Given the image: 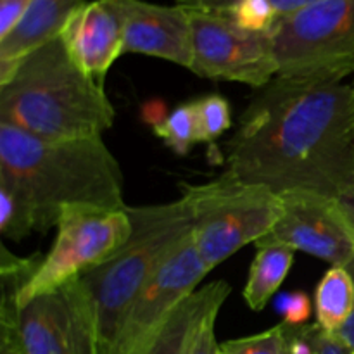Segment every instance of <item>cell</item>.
<instances>
[{
    "label": "cell",
    "instance_id": "d4e9b609",
    "mask_svg": "<svg viewBox=\"0 0 354 354\" xmlns=\"http://www.w3.org/2000/svg\"><path fill=\"white\" fill-rule=\"evenodd\" d=\"M31 0H0V40L23 21Z\"/></svg>",
    "mask_w": 354,
    "mask_h": 354
},
{
    "label": "cell",
    "instance_id": "4fadbf2b",
    "mask_svg": "<svg viewBox=\"0 0 354 354\" xmlns=\"http://www.w3.org/2000/svg\"><path fill=\"white\" fill-rule=\"evenodd\" d=\"M61 40L83 73L104 85L116 59L124 54L123 21L111 0L85 2L66 23Z\"/></svg>",
    "mask_w": 354,
    "mask_h": 354
},
{
    "label": "cell",
    "instance_id": "277c9868",
    "mask_svg": "<svg viewBox=\"0 0 354 354\" xmlns=\"http://www.w3.org/2000/svg\"><path fill=\"white\" fill-rule=\"evenodd\" d=\"M133 232L109 261L80 277L95 327L97 351L111 354L124 315L169 256L190 237L185 201L127 206Z\"/></svg>",
    "mask_w": 354,
    "mask_h": 354
},
{
    "label": "cell",
    "instance_id": "ffe728a7",
    "mask_svg": "<svg viewBox=\"0 0 354 354\" xmlns=\"http://www.w3.org/2000/svg\"><path fill=\"white\" fill-rule=\"evenodd\" d=\"M197 113V128H199V142L213 144L225 131L232 128V107L225 97L218 93L204 95L194 100Z\"/></svg>",
    "mask_w": 354,
    "mask_h": 354
},
{
    "label": "cell",
    "instance_id": "f1b7e54d",
    "mask_svg": "<svg viewBox=\"0 0 354 354\" xmlns=\"http://www.w3.org/2000/svg\"><path fill=\"white\" fill-rule=\"evenodd\" d=\"M353 88H354V82H353Z\"/></svg>",
    "mask_w": 354,
    "mask_h": 354
},
{
    "label": "cell",
    "instance_id": "484cf974",
    "mask_svg": "<svg viewBox=\"0 0 354 354\" xmlns=\"http://www.w3.org/2000/svg\"><path fill=\"white\" fill-rule=\"evenodd\" d=\"M335 203H337L342 216H344V220L348 221L349 228H351L354 235V185L349 187V189H346L344 192L335 199Z\"/></svg>",
    "mask_w": 354,
    "mask_h": 354
},
{
    "label": "cell",
    "instance_id": "603a6c76",
    "mask_svg": "<svg viewBox=\"0 0 354 354\" xmlns=\"http://www.w3.org/2000/svg\"><path fill=\"white\" fill-rule=\"evenodd\" d=\"M299 328L313 354H353L337 334L325 330L318 324L299 325Z\"/></svg>",
    "mask_w": 354,
    "mask_h": 354
},
{
    "label": "cell",
    "instance_id": "d6986e66",
    "mask_svg": "<svg viewBox=\"0 0 354 354\" xmlns=\"http://www.w3.org/2000/svg\"><path fill=\"white\" fill-rule=\"evenodd\" d=\"M154 131L175 154L185 156L199 142L196 104L187 102L173 109L165 120L154 124Z\"/></svg>",
    "mask_w": 354,
    "mask_h": 354
},
{
    "label": "cell",
    "instance_id": "3957f363",
    "mask_svg": "<svg viewBox=\"0 0 354 354\" xmlns=\"http://www.w3.org/2000/svg\"><path fill=\"white\" fill-rule=\"evenodd\" d=\"M116 111L104 85L73 62L61 37L21 59L0 85V123L45 140L102 137Z\"/></svg>",
    "mask_w": 354,
    "mask_h": 354
},
{
    "label": "cell",
    "instance_id": "ba28073f",
    "mask_svg": "<svg viewBox=\"0 0 354 354\" xmlns=\"http://www.w3.org/2000/svg\"><path fill=\"white\" fill-rule=\"evenodd\" d=\"M187 12L192 24L194 61L190 71L194 75L242 83L256 90L279 76L272 33L244 30L211 14Z\"/></svg>",
    "mask_w": 354,
    "mask_h": 354
},
{
    "label": "cell",
    "instance_id": "ac0fdd59",
    "mask_svg": "<svg viewBox=\"0 0 354 354\" xmlns=\"http://www.w3.org/2000/svg\"><path fill=\"white\" fill-rule=\"evenodd\" d=\"M187 10L211 14L249 31L272 33L277 16L270 0H176Z\"/></svg>",
    "mask_w": 354,
    "mask_h": 354
},
{
    "label": "cell",
    "instance_id": "83f0119b",
    "mask_svg": "<svg viewBox=\"0 0 354 354\" xmlns=\"http://www.w3.org/2000/svg\"><path fill=\"white\" fill-rule=\"evenodd\" d=\"M346 268H348L349 272H351V275H353V279H354V259H353L351 263H349L348 266H346ZM335 334H337L339 337H341L342 341L346 342V346H348V348L351 349L353 354H354V311H353L351 317H349V320L346 322L344 325H342L341 330L335 332Z\"/></svg>",
    "mask_w": 354,
    "mask_h": 354
},
{
    "label": "cell",
    "instance_id": "cb8c5ba5",
    "mask_svg": "<svg viewBox=\"0 0 354 354\" xmlns=\"http://www.w3.org/2000/svg\"><path fill=\"white\" fill-rule=\"evenodd\" d=\"M218 315H220V310L207 315V318L201 325L199 334H197L189 354H220V342L216 341V330H214Z\"/></svg>",
    "mask_w": 354,
    "mask_h": 354
},
{
    "label": "cell",
    "instance_id": "4316f807",
    "mask_svg": "<svg viewBox=\"0 0 354 354\" xmlns=\"http://www.w3.org/2000/svg\"><path fill=\"white\" fill-rule=\"evenodd\" d=\"M270 2H272L273 9H275L277 16L282 17V16H287V14L296 12V10L299 9H304V7L308 6H313V3L322 2V0H270Z\"/></svg>",
    "mask_w": 354,
    "mask_h": 354
},
{
    "label": "cell",
    "instance_id": "44dd1931",
    "mask_svg": "<svg viewBox=\"0 0 354 354\" xmlns=\"http://www.w3.org/2000/svg\"><path fill=\"white\" fill-rule=\"evenodd\" d=\"M220 354H289L287 325L282 322L259 334L221 342Z\"/></svg>",
    "mask_w": 354,
    "mask_h": 354
},
{
    "label": "cell",
    "instance_id": "9c48e42d",
    "mask_svg": "<svg viewBox=\"0 0 354 354\" xmlns=\"http://www.w3.org/2000/svg\"><path fill=\"white\" fill-rule=\"evenodd\" d=\"M211 270L187 239L142 289L121 324L111 354H144L173 311L199 289Z\"/></svg>",
    "mask_w": 354,
    "mask_h": 354
},
{
    "label": "cell",
    "instance_id": "6da1fadb",
    "mask_svg": "<svg viewBox=\"0 0 354 354\" xmlns=\"http://www.w3.org/2000/svg\"><path fill=\"white\" fill-rule=\"evenodd\" d=\"M227 171L279 196L311 192L337 199L354 185L353 83L277 76L239 118Z\"/></svg>",
    "mask_w": 354,
    "mask_h": 354
},
{
    "label": "cell",
    "instance_id": "7a4b0ae2",
    "mask_svg": "<svg viewBox=\"0 0 354 354\" xmlns=\"http://www.w3.org/2000/svg\"><path fill=\"white\" fill-rule=\"evenodd\" d=\"M0 187L16 194L38 234L57 227L68 206H128L123 169L102 137L45 140L0 123Z\"/></svg>",
    "mask_w": 354,
    "mask_h": 354
},
{
    "label": "cell",
    "instance_id": "30bf717a",
    "mask_svg": "<svg viewBox=\"0 0 354 354\" xmlns=\"http://www.w3.org/2000/svg\"><path fill=\"white\" fill-rule=\"evenodd\" d=\"M17 339L23 354H99L82 280H71L21 306Z\"/></svg>",
    "mask_w": 354,
    "mask_h": 354
},
{
    "label": "cell",
    "instance_id": "52a82bcc",
    "mask_svg": "<svg viewBox=\"0 0 354 354\" xmlns=\"http://www.w3.org/2000/svg\"><path fill=\"white\" fill-rule=\"evenodd\" d=\"M50 251L28 282L16 290L17 308L52 292L109 261L131 237L133 225L124 209L68 206L61 211Z\"/></svg>",
    "mask_w": 354,
    "mask_h": 354
},
{
    "label": "cell",
    "instance_id": "7402d4cb",
    "mask_svg": "<svg viewBox=\"0 0 354 354\" xmlns=\"http://www.w3.org/2000/svg\"><path fill=\"white\" fill-rule=\"evenodd\" d=\"M277 308H279L280 315L283 317V324L292 325V327H299V325H306L310 320L311 313L315 311L313 303H311L310 296L301 290L296 292H287L277 299Z\"/></svg>",
    "mask_w": 354,
    "mask_h": 354
},
{
    "label": "cell",
    "instance_id": "7c38bea8",
    "mask_svg": "<svg viewBox=\"0 0 354 354\" xmlns=\"http://www.w3.org/2000/svg\"><path fill=\"white\" fill-rule=\"evenodd\" d=\"M111 2L123 21L124 54L149 55L192 68V24L182 6H159L145 0Z\"/></svg>",
    "mask_w": 354,
    "mask_h": 354
},
{
    "label": "cell",
    "instance_id": "2e32d148",
    "mask_svg": "<svg viewBox=\"0 0 354 354\" xmlns=\"http://www.w3.org/2000/svg\"><path fill=\"white\" fill-rule=\"evenodd\" d=\"M294 254V249L279 242H256V256L242 290L252 311H261L279 292L292 268Z\"/></svg>",
    "mask_w": 354,
    "mask_h": 354
},
{
    "label": "cell",
    "instance_id": "8992f818",
    "mask_svg": "<svg viewBox=\"0 0 354 354\" xmlns=\"http://www.w3.org/2000/svg\"><path fill=\"white\" fill-rule=\"evenodd\" d=\"M279 76L342 83L354 75V0H322L277 19Z\"/></svg>",
    "mask_w": 354,
    "mask_h": 354
},
{
    "label": "cell",
    "instance_id": "9a60e30c",
    "mask_svg": "<svg viewBox=\"0 0 354 354\" xmlns=\"http://www.w3.org/2000/svg\"><path fill=\"white\" fill-rule=\"evenodd\" d=\"M230 292L232 287L225 280L199 287L173 311L144 354H189L203 322L221 310Z\"/></svg>",
    "mask_w": 354,
    "mask_h": 354
},
{
    "label": "cell",
    "instance_id": "5bb4252c",
    "mask_svg": "<svg viewBox=\"0 0 354 354\" xmlns=\"http://www.w3.org/2000/svg\"><path fill=\"white\" fill-rule=\"evenodd\" d=\"M86 0H31L23 21L0 40V64L16 66L30 52L61 37L66 23Z\"/></svg>",
    "mask_w": 354,
    "mask_h": 354
},
{
    "label": "cell",
    "instance_id": "8fae6325",
    "mask_svg": "<svg viewBox=\"0 0 354 354\" xmlns=\"http://www.w3.org/2000/svg\"><path fill=\"white\" fill-rule=\"evenodd\" d=\"M282 216L258 242H279L332 266H348L354 259V235L335 199L311 192L280 196Z\"/></svg>",
    "mask_w": 354,
    "mask_h": 354
},
{
    "label": "cell",
    "instance_id": "e0dca14e",
    "mask_svg": "<svg viewBox=\"0 0 354 354\" xmlns=\"http://www.w3.org/2000/svg\"><path fill=\"white\" fill-rule=\"evenodd\" d=\"M315 317L325 330L339 332L354 311V279L346 266H330L315 289Z\"/></svg>",
    "mask_w": 354,
    "mask_h": 354
},
{
    "label": "cell",
    "instance_id": "5b68a950",
    "mask_svg": "<svg viewBox=\"0 0 354 354\" xmlns=\"http://www.w3.org/2000/svg\"><path fill=\"white\" fill-rule=\"evenodd\" d=\"M194 248L213 272L251 242L268 235L282 216V199L268 187L225 171L206 183H182Z\"/></svg>",
    "mask_w": 354,
    "mask_h": 354
}]
</instances>
